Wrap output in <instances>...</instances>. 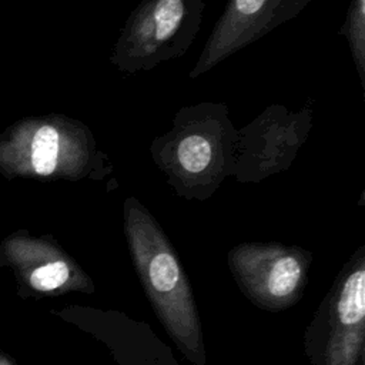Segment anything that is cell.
Returning a JSON list of instances; mask_svg holds the SVG:
<instances>
[{
  "label": "cell",
  "mask_w": 365,
  "mask_h": 365,
  "mask_svg": "<svg viewBox=\"0 0 365 365\" xmlns=\"http://www.w3.org/2000/svg\"><path fill=\"white\" fill-rule=\"evenodd\" d=\"M123 227L135 274L157 319L190 364L207 365L194 291L170 238L135 197L123 202Z\"/></svg>",
  "instance_id": "1"
},
{
  "label": "cell",
  "mask_w": 365,
  "mask_h": 365,
  "mask_svg": "<svg viewBox=\"0 0 365 365\" xmlns=\"http://www.w3.org/2000/svg\"><path fill=\"white\" fill-rule=\"evenodd\" d=\"M339 34L348 41L361 87L365 88V0L349 1Z\"/></svg>",
  "instance_id": "11"
},
{
  "label": "cell",
  "mask_w": 365,
  "mask_h": 365,
  "mask_svg": "<svg viewBox=\"0 0 365 365\" xmlns=\"http://www.w3.org/2000/svg\"><path fill=\"white\" fill-rule=\"evenodd\" d=\"M227 264L240 291L259 309L281 312L295 305L307 287L312 252L278 241L234 245Z\"/></svg>",
  "instance_id": "6"
},
{
  "label": "cell",
  "mask_w": 365,
  "mask_h": 365,
  "mask_svg": "<svg viewBox=\"0 0 365 365\" xmlns=\"http://www.w3.org/2000/svg\"><path fill=\"white\" fill-rule=\"evenodd\" d=\"M238 128L222 101L181 107L171 128L150 144V155L167 184L181 198L210 200L234 177Z\"/></svg>",
  "instance_id": "2"
},
{
  "label": "cell",
  "mask_w": 365,
  "mask_h": 365,
  "mask_svg": "<svg viewBox=\"0 0 365 365\" xmlns=\"http://www.w3.org/2000/svg\"><path fill=\"white\" fill-rule=\"evenodd\" d=\"M56 314L104 344L115 365H180L150 325L123 312L73 305Z\"/></svg>",
  "instance_id": "10"
},
{
  "label": "cell",
  "mask_w": 365,
  "mask_h": 365,
  "mask_svg": "<svg viewBox=\"0 0 365 365\" xmlns=\"http://www.w3.org/2000/svg\"><path fill=\"white\" fill-rule=\"evenodd\" d=\"M311 365H364L365 245L336 274L304 332Z\"/></svg>",
  "instance_id": "5"
},
{
  "label": "cell",
  "mask_w": 365,
  "mask_h": 365,
  "mask_svg": "<svg viewBox=\"0 0 365 365\" xmlns=\"http://www.w3.org/2000/svg\"><path fill=\"white\" fill-rule=\"evenodd\" d=\"M0 259L34 294L56 297L96 291L91 277L50 235L34 237L26 231L13 232L1 241Z\"/></svg>",
  "instance_id": "8"
},
{
  "label": "cell",
  "mask_w": 365,
  "mask_h": 365,
  "mask_svg": "<svg viewBox=\"0 0 365 365\" xmlns=\"http://www.w3.org/2000/svg\"><path fill=\"white\" fill-rule=\"evenodd\" d=\"M312 0H228L190 71V78L208 73L234 53L295 19Z\"/></svg>",
  "instance_id": "9"
},
{
  "label": "cell",
  "mask_w": 365,
  "mask_h": 365,
  "mask_svg": "<svg viewBox=\"0 0 365 365\" xmlns=\"http://www.w3.org/2000/svg\"><path fill=\"white\" fill-rule=\"evenodd\" d=\"M0 365H14L7 356H4V355H1L0 354Z\"/></svg>",
  "instance_id": "12"
},
{
  "label": "cell",
  "mask_w": 365,
  "mask_h": 365,
  "mask_svg": "<svg viewBox=\"0 0 365 365\" xmlns=\"http://www.w3.org/2000/svg\"><path fill=\"white\" fill-rule=\"evenodd\" d=\"M205 0H143L127 17L110 54L117 71L135 74L184 56L202 23Z\"/></svg>",
  "instance_id": "4"
},
{
  "label": "cell",
  "mask_w": 365,
  "mask_h": 365,
  "mask_svg": "<svg viewBox=\"0 0 365 365\" xmlns=\"http://www.w3.org/2000/svg\"><path fill=\"white\" fill-rule=\"evenodd\" d=\"M113 165L93 131L64 114L23 117L0 133V174L7 180H103Z\"/></svg>",
  "instance_id": "3"
},
{
  "label": "cell",
  "mask_w": 365,
  "mask_h": 365,
  "mask_svg": "<svg viewBox=\"0 0 365 365\" xmlns=\"http://www.w3.org/2000/svg\"><path fill=\"white\" fill-rule=\"evenodd\" d=\"M312 124L309 104L299 110L282 104L265 107L238 128L234 178L238 182H259L287 171L307 143Z\"/></svg>",
  "instance_id": "7"
}]
</instances>
